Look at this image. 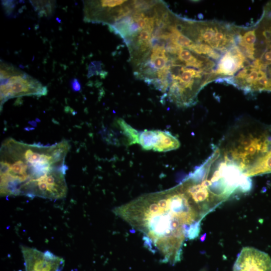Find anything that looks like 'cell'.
Here are the masks:
<instances>
[{
    "label": "cell",
    "mask_w": 271,
    "mask_h": 271,
    "mask_svg": "<svg viewBox=\"0 0 271 271\" xmlns=\"http://www.w3.org/2000/svg\"><path fill=\"white\" fill-rule=\"evenodd\" d=\"M24 260L25 271H62L64 259L49 251H42L36 248L21 246Z\"/></svg>",
    "instance_id": "5"
},
{
    "label": "cell",
    "mask_w": 271,
    "mask_h": 271,
    "mask_svg": "<svg viewBox=\"0 0 271 271\" xmlns=\"http://www.w3.org/2000/svg\"><path fill=\"white\" fill-rule=\"evenodd\" d=\"M101 63L100 62H91L89 66L87 76L89 77L94 75L99 74L101 71Z\"/></svg>",
    "instance_id": "9"
},
{
    "label": "cell",
    "mask_w": 271,
    "mask_h": 271,
    "mask_svg": "<svg viewBox=\"0 0 271 271\" xmlns=\"http://www.w3.org/2000/svg\"><path fill=\"white\" fill-rule=\"evenodd\" d=\"M168 56L166 57H156L153 59L151 60L150 62L154 68L161 70L165 68L168 62Z\"/></svg>",
    "instance_id": "8"
},
{
    "label": "cell",
    "mask_w": 271,
    "mask_h": 271,
    "mask_svg": "<svg viewBox=\"0 0 271 271\" xmlns=\"http://www.w3.org/2000/svg\"><path fill=\"white\" fill-rule=\"evenodd\" d=\"M70 147L66 140L47 146L5 140L1 147V195L53 197L60 186L58 170L67 169Z\"/></svg>",
    "instance_id": "2"
},
{
    "label": "cell",
    "mask_w": 271,
    "mask_h": 271,
    "mask_svg": "<svg viewBox=\"0 0 271 271\" xmlns=\"http://www.w3.org/2000/svg\"><path fill=\"white\" fill-rule=\"evenodd\" d=\"M70 87L74 92H78L81 90V84L77 78H73L70 80Z\"/></svg>",
    "instance_id": "11"
},
{
    "label": "cell",
    "mask_w": 271,
    "mask_h": 271,
    "mask_svg": "<svg viewBox=\"0 0 271 271\" xmlns=\"http://www.w3.org/2000/svg\"><path fill=\"white\" fill-rule=\"evenodd\" d=\"M1 107L8 99L24 96H41L47 87L11 63L1 62Z\"/></svg>",
    "instance_id": "4"
},
{
    "label": "cell",
    "mask_w": 271,
    "mask_h": 271,
    "mask_svg": "<svg viewBox=\"0 0 271 271\" xmlns=\"http://www.w3.org/2000/svg\"><path fill=\"white\" fill-rule=\"evenodd\" d=\"M199 271H207V269L206 268H203L199 270Z\"/></svg>",
    "instance_id": "12"
},
{
    "label": "cell",
    "mask_w": 271,
    "mask_h": 271,
    "mask_svg": "<svg viewBox=\"0 0 271 271\" xmlns=\"http://www.w3.org/2000/svg\"><path fill=\"white\" fill-rule=\"evenodd\" d=\"M233 271H271V258L259 249L244 247L237 257Z\"/></svg>",
    "instance_id": "6"
},
{
    "label": "cell",
    "mask_w": 271,
    "mask_h": 271,
    "mask_svg": "<svg viewBox=\"0 0 271 271\" xmlns=\"http://www.w3.org/2000/svg\"><path fill=\"white\" fill-rule=\"evenodd\" d=\"M151 35L147 30H143L141 31L138 38V43L141 45L143 41L147 42L150 40L151 39Z\"/></svg>",
    "instance_id": "10"
},
{
    "label": "cell",
    "mask_w": 271,
    "mask_h": 271,
    "mask_svg": "<svg viewBox=\"0 0 271 271\" xmlns=\"http://www.w3.org/2000/svg\"><path fill=\"white\" fill-rule=\"evenodd\" d=\"M117 122L126 138L127 144L129 145L138 144L140 131L131 127L122 119H118Z\"/></svg>",
    "instance_id": "7"
},
{
    "label": "cell",
    "mask_w": 271,
    "mask_h": 271,
    "mask_svg": "<svg viewBox=\"0 0 271 271\" xmlns=\"http://www.w3.org/2000/svg\"><path fill=\"white\" fill-rule=\"evenodd\" d=\"M113 212L143 234L146 247L172 265L181 260L185 241L199 236L200 222L207 214L180 184L140 196Z\"/></svg>",
    "instance_id": "1"
},
{
    "label": "cell",
    "mask_w": 271,
    "mask_h": 271,
    "mask_svg": "<svg viewBox=\"0 0 271 271\" xmlns=\"http://www.w3.org/2000/svg\"><path fill=\"white\" fill-rule=\"evenodd\" d=\"M217 148L248 177L271 173V126L235 125Z\"/></svg>",
    "instance_id": "3"
}]
</instances>
